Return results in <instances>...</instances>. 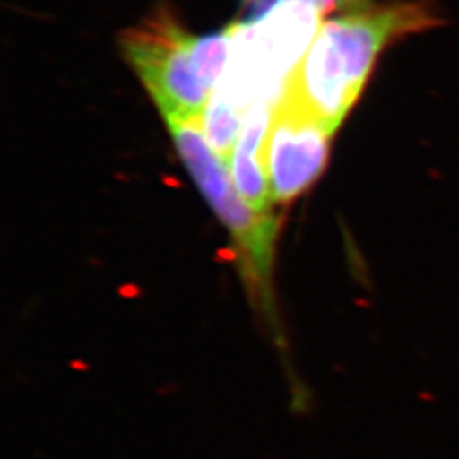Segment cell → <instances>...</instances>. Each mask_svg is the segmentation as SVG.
I'll list each match as a JSON object with an SVG mask.
<instances>
[{
	"label": "cell",
	"mask_w": 459,
	"mask_h": 459,
	"mask_svg": "<svg viewBox=\"0 0 459 459\" xmlns=\"http://www.w3.org/2000/svg\"><path fill=\"white\" fill-rule=\"evenodd\" d=\"M182 162L191 172L199 191L213 206L218 218L230 230L240 261V273L248 298L259 307L273 330L279 352H286V337L279 324L273 293V264L278 221L273 214L255 213L238 195L229 178V167L210 147L201 123L167 121Z\"/></svg>",
	"instance_id": "cell-2"
},
{
	"label": "cell",
	"mask_w": 459,
	"mask_h": 459,
	"mask_svg": "<svg viewBox=\"0 0 459 459\" xmlns=\"http://www.w3.org/2000/svg\"><path fill=\"white\" fill-rule=\"evenodd\" d=\"M274 106L267 100L250 104L244 116L242 133L233 152L229 170L238 195L255 213L271 214L273 193L264 160V143Z\"/></svg>",
	"instance_id": "cell-5"
},
{
	"label": "cell",
	"mask_w": 459,
	"mask_h": 459,
	"mask_svg": "<svg viewBox=\"0 0 459 459\" xmlns=\"http://www.w3.org/2000/svg\"><path fill=\"white\" fill-rule=\"evenodd\" d=\"M240 115L242 111L233 102H230L221 94L213 92L201 121V128L210 147L213 148L214 153L227 167L231 162L233 152L242 133L244 119H240Z\"/></svg>",
	"instance_id": "cell-6"
},
{
	"label": "cell",
	"mask_w": 459,
	"mask_h": 459,
	"mask_svg": "<svg viewBox=\"0 0 459 459\" xmlns=\"http://www.w3.org/2000/svg\"><path fill=\"white\" fill-rule=\"evenodd\" d=\"M195 39L167 13L150 17L121 38L126 60L145 83L165 121L201 123L212 99L193 66Z\"/></svg>",
	"instance_id": "cell-3"
},
{
	"label": "cell",
	"mask_w": 459,
	"mask_h": 459,
	"mask_svg": "<svg viewBox=\"0 0 459 459\" xmlns=\"http://www.w3.org/2000/svg\"><path fill=\"white\" fill-rule=\"evenodd\" d=\"M233 39V30L229 28L221 33L212 34L206 38H196L193 45V66L196 70L199 81L213 94L214 87L223 74L229 48Z\"/></svg>",
	"instance_id": "cell-7"
},
{
	"label": "cell",
	"mask_w": 459,
	"mask_h": 459,
	"mask_svg": "<svg viewBox=\"0 0 459 459\" xmlns=\"http://www.w3.org/2000/svg\"><path fill=\"white\" fill-rule=\"evenodd\" d=\"M436 24L434 11L420 2L333 17L320 24L312 45L288 77L282 98L335 133L361 96L381 51Z\"/></svg>",
	"instance_id": "cell-1"
},
{
	"label": "cell",
	"mask_w": 459,
	"mask_h": 459,
	"mask_svg": "<svg viewBox=\"0 0 459 459\" xmlns=\"http://www.w3.org/2000/svg\"><path fill=\"white\" fill-rule=\"evenodd\" d=\"M332 134L303 108L279 98L264 143L273 201H291L316 181L327 164Z\"/></svg>",
	"instance_id": "cell-4"
}]
</instances>
